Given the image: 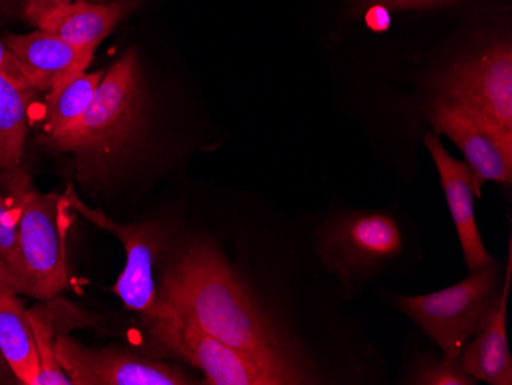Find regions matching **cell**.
Returning <instances> with one entry per match:
<instances>
[{"label": "cell", "mask_w": 512, "mask_h": 385, "mask_svg": "<svg viewBox=\"0 0 512 385\" xmlns=\"http://www.w3.org/2000/svg\"><path fill=\"white\" fill-rule=\"evenodd\" d=\"M158 297L207 335L267 359L287 356L281 336L217 247L194 241L161 277Z\"/></svg>", "instance_id": "cell-1"}, {"label": "cell", "mask_w": 512, "mask_h": 385, "mask_svg": "<svg viewBox=\"0 0 512 385\" xmlns=\"http://www.w3.org/2000/svg\"><path fill=\"white\" fill-rule=\"evenodd\" d=\"M0 183L20 212L19 251L10 269H0V286L50 300L68 284L66 234L69 209L65 195L36 191L27 172H0Z\"/></svg>", "instance_id": "cell-2"}, {"label": "cell", "mask_w": 512, "mask_h": 385, "mask_svg": "<svg viewBox=\"0 0 512 385\" xmlns=\"http://www.w3.org/2000/svg\"><path fill=\"white\" fill-rule=\"evenodd\" d=\"M143 103L137 54L129 51L106 71L82 119L46 142L76 155L83 169L105 168L134 143L142 128Z\"/></svg>", "instance_id": "cell-3"}, {"label": "cell", "mask_w": 512, "mask_h": 385, "mask_svg": "<svg viewBox=\"0 0 512 385\" xmlns=\"http://www.w3.org/2000/svg\"><path fill=\"white\" fill-rule=\"evenodd\" d=\"M155 346L177 356L204 373L209 385L309 384V378L293 359H267L235 349L207 335L188 316L175 312L149 321Z\"/></svg>", "instance_id": "cell-4"}, {"label": "cell", "mask_w": 512, "mask_h": 385, "mask_svg": "<svg viewBox=\"0 0 512 385\" xmlns=\"http://www.w3.org/2000/svg\"><path fill=\"white\" fill-rule=\"evenodd\" d=\"M496 263L473 270L470 277L421 297H399L398 309L424 330L445 358L460 359L463 347L480 332L499 300Z\"/></svg>", "instance_id": "cell-5"}, {"label": "cell", "mask_w": 512, "mask_h": 385, "mask_svg": "<svg viewBox=\"0 0 512 385\" xmlns=\"http://www.w3.org/2000/svg\"><path fill=\"white\" fill-rule=\"evenodd\" d=\"M66 203L71 211L91 221L96 228L119 238L126 254V266L112 292L128 309L142 313L146 320L172 315L174 309L158 297L154 280L155 261L166 246V232L160 224H122L109 218L102 209L89 208L80 200L73 186L66 189Z\"/></svg>", "instance_id": "cell-6"}, {"label": "cell", "mask_w": 512, "mask_h": 385, "mask_svg": "<svg viewBox=\"0 0 512 385\" xmlns=\"http://www.w3.org/2000/svg\"><path fill=\"white\" fill-rule=\"evenodd\" d=\"M437 96L467 105L512 139V48L499 40L434 80Z\"/></svg>", "instance_id": "cell-7"}, {"label": "cell", "mask_w": 512, "mask_h": 385, "mask_svg": "<svg viewBox=\"0 0 512 385\" xmlns=\"http://www.w3.org/2000/svg\"><path fill=\"white\" fill-rule=\"evenodd\" d=\"M404 237L398 223L381 212H356L333 221L319 235L325 266L350 280L398 257Z\"/></svg>", "instance_id": "cell-8"}, {"label": "cell", "mask_w": 512, "mask_h": 385, "mask_svg": "<svg viewBox=\"0 0 512 385\" xmlns=\"http://www.w3.org/2000/svg\"><path fill=\"white\" fill-rule=\"evenodd\" d=\"M437 134L450 137L467 158L476 188L486 181L509 185L512 180V139L463 103L437 96L430 108Z\"/></svg>", "instance_id": "cell-9"}, {"label": "cell", "mask_w": 512, "mask_h": 385, "mask_svg": "<svg viewBox=\"0 0 512 385\" xmlns=\"http://www.w3.org/2000/svg\"><path fill=\"white\" fill-rule=\"evenodd\" d=\"M56 358L74 385H188L192 379L163 362L143 361L115 350L86 349L65 335L56 338Z\"/></svg>", "instance_id": "cell-10"}, {"label": "cell", "mask_w": 512, "mask_h": 385, "mask_svg": "<svg viewBox=\"0 0 512 385\" xmlns=\"http://www.w3.org/2000/svg\"><path fill=\"white\" fill-rule=\"evenodd\" d=\"M425 146L433 157L440 183L444 186L465 263L471 272L496 263L490 252L486 251L477 228L474 198H482V192L476 188L473 172L467 163L459 162L448 154L436 134L425 137Z\"/></svg>", "instance_id": "cell-11"}, {"label": "cell", "mask_w": 512, "mask_h": 385, "mask_svg": "<svg viewBox=\"0 0 512 385\" xmlns=\"http://www.w3.org/2000/svg\"><path fill=\"white\" fill-rule=\"evenodd\" d=\"M138 4L140 0H117L108 5L76 0L31 14L27 19L40 31L60 37L92 59L100 43Z\"/></svg>", "instance_id": "cell-12"}, {"label": "cell", "mask_w": 512, "mask_h": 385, "mask_svg": "<svg viewBox=\"0 0 512 385\" xmlns=\"http://www.w3.org/2000/svg\"><path fill=\"white\" fill-rule=\"evenodd\" d=\"M4 45L28 77L31 88L40 91H51L85 73L92 60L60 37L40 30L7 36Z\"/></svg>", "instance_id": "cell-13"}, {"label": "cell", "mask_w": 512, "mask_h": 385, "mask_svg": "<svg viewBox=\"0 0 512 385\" xmlns=\"http://www.w3.org/2000/svg\"><path fill=\"white\" fill-rule=\"evenodd\" d=\"M511 275L512 241L509 240L508 264L502 293L480 332L463 347L460 355V364L468 375L473 376L476 381L488 382L491 385L512 384V359L506 336V310Z\"/></svg>", "instance_id": "cell-14"}, {"label": "cell", "mask_w": 512, "mask_h": 385, "mask_svg": "<svg viewBox=\"0 0 512 385\" xmlns=\"http://www.w3.org/2000/svg\"><path fill=\"white\" fill-rule=\"evenodd\" d=\"M0 352L20 384L36 385L40 362L28 310L13 290L0 286Z\"/></svg>", "instance_id": "cell-15"}, {"label": "cell", "mask_w": 512, "mask_h": 385, "mask_svg": "<svg viewBox=\"0 0 512 385\" xmlns=\"http://www.w3.org/2000/svg\"><path fill=\"white\" fill-rule=\"evenodd\" d=\"M105 71L82 73L48 91L46 97L45 140L54 139L73 128L96 96Z\"/></svg>", "instance_id": "cell-16"}, {"label": "cell", "mask_w": 512, "mask_h": 385, "mask_svg": "<svg viewBox=\"0 0 512 385\" xmlns=\"http://www.w3.org/2000/svg\"><path fill=\"white\" fill-rule=\"evenodd\" d=\"M31 91L0 74V172L19 168L27 139Z\"/></svg>", "instance_id": "cell-17"}, {"label": "cell", "mask_w": 512, "mask_h": 385, "mask_svg": "<svg viewBox=\"0 0 512 385\" xmlns=\"http://www.w3.org/2000/svg\"><path fill=\"white\" fill-rule=\"evenodd\" d=\"M28 318L39 353L40 370L36 385H71V379L63 372L56 358L54 333L57 330L50 315L43 312L42 307H34V310H28Z\"/></svg>", "instance_id": "cell-18"}, {"label": "cell", "mask_w": 512, "mask_h": 385, "mask_svg": "<svg viewBox=\"0 0 512 385\" xmlns=\"http://www.w3.org/2000/svg\"><path fill=\"white\" fill-rule=\"evenodd\" d=\"M417 385H476L473 376L463 370L460 359L442 358L439 361L424 362L411 378Z\"/></svg>", "instance_id": "cell-19"}, {"label": "cell", "mask_w": 512, "mask_h": 385, "mask_svg": "<svg viewBox=\"0 0 512 385\" xmlns=\"http://www.w3.org/2000/svg\"><path fill=\"white\" fill-rule=\"evenodd\" d=\"M20 212L8 195L0 192V269H10L19 251Z\"/></svg>", "instance_id": "cell-20"}, {"label": "cell", "mask_w": 512, "mask_h": 385, "mask_svg": "<svg viewBox=\"0 0 512 385\" xmlns=\"http://www.w3.org/2000/svg\"><path fill=\"white\" fill-rule=\"evenodd\" d=\"M459 0H356V5L362 8L371 5H381L387 10H411V8H431L437 5L453 4Z\"/></svg>", "instance_id": "cell-21"}, {"label": "cell", "mask_w": 512, "mask_h": 385, "mask_svg": "<svg viewBox=\"0 0 512 385\" xmlns=\"http://www.w3.org/2000/svg\"><path fill=\"white\" fill-rule=\"evenodd\" d=\"M0 74L16 83V85L22 86V88L33 89L30 82H28V77L23 73L13 54L5 47L4 42H0Z\"/></svg>", "instance_id": "cell-22"}, {"label": "cell", "mask_w": 512, "mask_h": 385, "mask_svg": "<svg viewBox=\"0 0 512 385\" xmlns=\"http://www.w3.org/2000/svg\"><path fill=\"white\" fill-rule=\"evenodd\" d=\"M390 10L381 5L365 8V22L373 31H385L390 27Z\"/></svg>", "instance_id": "cell-23"}, {"label": "cell", "mask_w": 512, "mask_h": 385, "mask_svg": "<svg viewBox=\"0 0 512 385\" xmlns=\"http://www.w3.org/2000/svg\"><path fill=\"white\" fill-rule=\"evenodd\" d=\"M69 2H73V0H25L23 14H25V17H28L31 14L40 13V11L51 10V8L69 4Z\"/></svg>", "instance_id": "cell-24"}, {"label": "cell", "mask_w": 512, "mask_h": 385, "mask_svg": "<svg viewBox=\"0 0 512 385\" xmlns=\"http://www.w3.org/2000/svg\"><path fill=\"white\" fill-rule=\"evenodd\" d=\"M11 381H19L14 375L11 367L8 366L7 359L0 352V384H11Z\"/></svg>", "instance_id": "cell-25"}, {"label": "cell", "mask_w": 512, "mask_h": 385, "mask_svg": "<svg viewBox=\"0 0 512 385\" xmlns=\"http://www.w3.org/2000/svg\"><path fill=\"white\" fill-rule=\"evenodd\" d=\"M89 2H94V4H103L105 0H89Z\"/></svg>", "instance_id": "cell-26"}]
</instances>
